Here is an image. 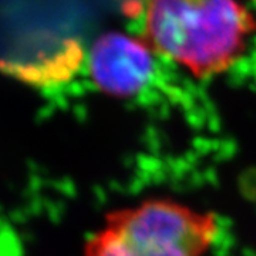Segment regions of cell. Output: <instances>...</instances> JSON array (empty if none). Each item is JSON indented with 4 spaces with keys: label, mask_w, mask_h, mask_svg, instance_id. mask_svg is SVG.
Listing matches in <instances>:
<instances>
[{
    "label": "cell",
    "mask_w": 256,
    "mask_h": 256,
    "mask_svg": "<svg viewBox=\"0 0 256 256\" xmlns=\"http://www.w3.org/2000/svg\"><path fill=\"white\" fill-rule=\"evenodd\" d=\"M252 2H254V3H255V4H256V0H252Z\"/></svg>",
    "instance_id": "cell-4"
},
{
    "label": "cell",
    "mask_w": 256,
    "mask_h": 256,
    "mask_svg": "<svg viewBox=\"0 0 256 256\" xmlns=\"http://www.w3.org/2000/svg\"><path fill=\"white\" fill-rule=\"evenodd\" d=\"M218 218L172 200H146L114 210L86 245V256H206Z\"/></svg>",
    "instance_id": "cell-2"
},
{
    "label": "cell",
    "mask_w": 256,
    "mask_h": 256,
    "mask_svg": "<svg viewBox=\"0 0 256 256\" xmlns=\"http://www.w3.org/2000/svg\"><path fill=\"white\" fill-rule=\"evenodd\" d=\"M154 52L142 40L111 32L101 36L90 53V74L101 92L134 98L146 92L156 74Z\"/></svg>",
    "instance_id": "cell-3"
},
{
    "label": "cell",
    "mask_w": 256,
    "mask_h": 256,
    "mask_svg": "<svg viewBox=\"0 0 256 256\" xmlns=\"http://www.w3.org/2000/svg\"><path fill=\"white\" fill-rule=\"evenodd\" d=\"M256 30L238 0H146L142 42L200 78L228 72Z\"/></svg>",
    "instance_id": "cell-1"
}]
</instances>
